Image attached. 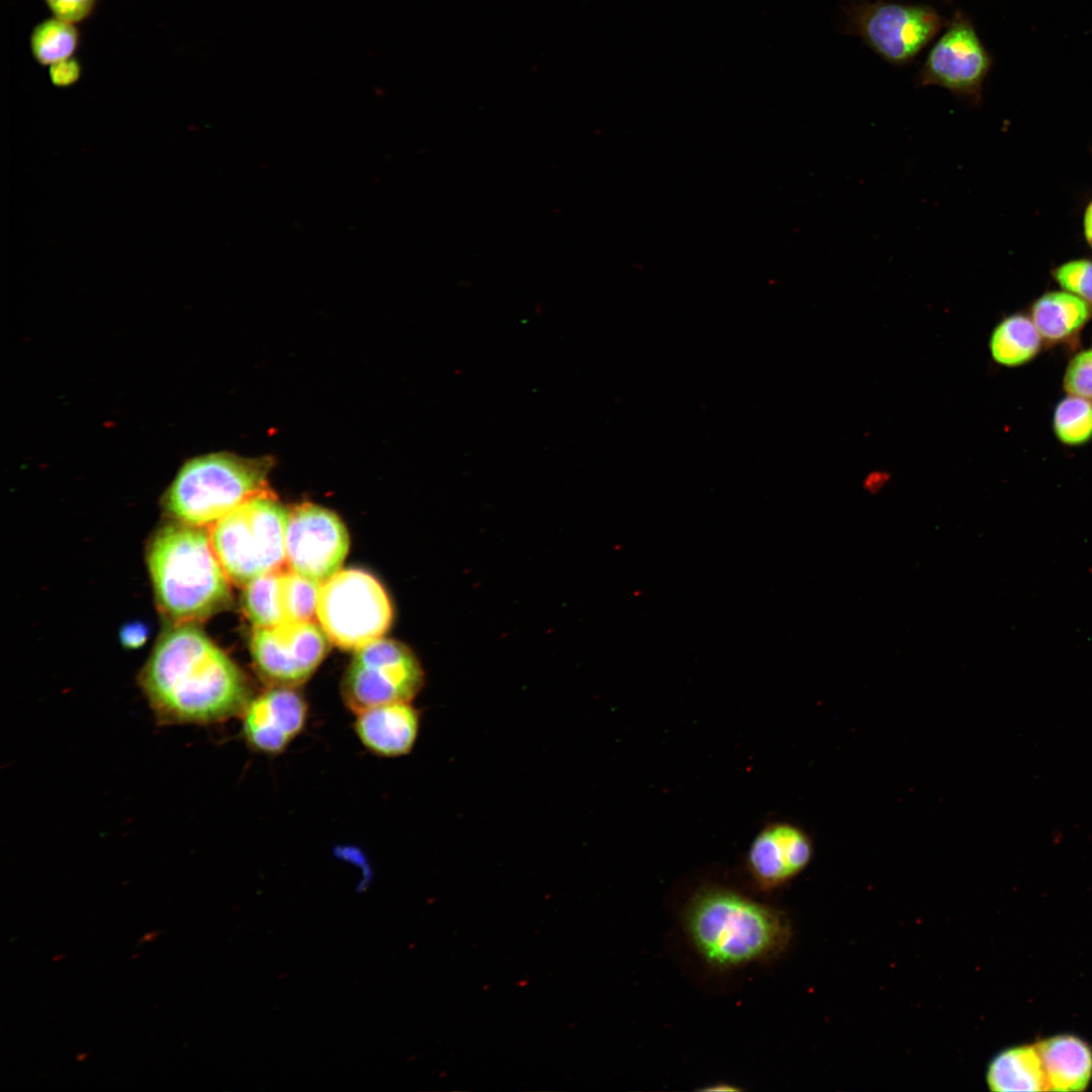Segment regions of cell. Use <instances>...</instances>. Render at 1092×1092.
<instances>
[{
  "instance_id": "obj_27",
  "label": "cell",
  "mask_w": 1092,
  "mask_h": 1092,
  "mask_svg": "<svg viewBox=\"0 0 1092 1092\" xmlns=\"http://www.w3.org/2000/svg\"><path fill=\"white\" fill-rule=\"evenodd\" d=\"M147 638V630L141 625H129L122 631V642L128 647L142 645Z\"/></svg>"
},
{
  "instance_id": "obj_11",
  "label": "cell",
  "mask_w": 1092,
  "mask_h": 1092,
  "mask_svg": "<svg viewBox=\"0 0 1092 1092\" xmlns=\"http://www.w3.org/2000/svg\"><path fill=\"white\" fill-rule=\"evenodd\" d=\"M251 652L259 673L277 687L305 681L328 652V637L314 622L255 628Z\"/></svg>"
},
{
  "instance_id": "obj_14",
  "label": "cell",
  "mask_w": 1092,
  "mask_h": 1092,
  "mask_svg": "<svg viewBox=\"0 0 1092 1092\" xmlns=\"http://www.w3.org/2000/svg\"><path fill=\"white\" fill-rule=\"evenodd\" d=\"M356 715V733L370 751L382 756H400L412 750L418 737L420 714L410 703L376 706Z\"/></svg>"
},
{
  "instance_id": "obj_1",
  "label": "cell",
  "mask_w": 1092,
  "mask_h": 1092,
  "mask_svg": "<svg viewBox=\"0 0 1092 1092\" xmlns=\"http://www.w3.org/2000/svg\"><path fill=\"white\" fill-rule=\"evenodd\" d=\"M140 684L161 724L218 723L242 714L251 700L241 669L192 624L162 635Z\"/></svg>"
},
{
  "instance_id": "obj_19",
  "label": "cell",
  "mask_w": 1092,
  "mask_h": 1092,
  "mask_svg": "<svg viewBox=\"0 0 1092 1092\" xmlns=\"http://www.w3.org/2000/svg\"><path fill=\"white\" fill-rule=\"evenodd\" d=\"M81 41L82 33L76 24L54 16L36 23L29 34L31 56L42 67L75 57Z\"/></svg>"
},
{
  "instance_id": "obj_22",
  "label": "cell",
  "mask_w": 1092,
  "mask_h": 1092,
  "mask_svg": "<svg viewBox=\"0 0 1092 1092\" xmlns=\"http://www.w3.org/2000/svg\"><path fill=\"white\" fill-rule=\"evenodd\" d=\"M321 585L290 569L282 571L281 594L285 622H314Z\"/></svg>"
},
{
  "instance_id": "obj_5",
  "label": "cell",
  "mask_w": 1092,
  "mask_h": 1092,
  "mask_svg": "<svg viewBox=\"0 0 1092 1092\" xmlns=\"http://www.w3.org/2000/svg\"><path fill=\"white\" fill-rule=\"evenodd\" d=\"M288 510L271 491L256 495L211 525L213 550L238 585L282 569Z\"/></svg>"
},
{
  "instance_id": "obj_3",
  "label": "cell",
  "mask_w": 1092,
  "mask_h": 1092,
  "mask_svg": "<svg viewBox=\"0 0 1092 1092\" xmlns=\"http://www.w3.org/2000/svg\"><path fill=\"white\" fill-rule=\"evenodd\" d=\"M147 561L156 601L174 625L206 619L231 600L230 578L203 527L177 522L161 528Z\"/></svg>"
},
{
  "instance_id": "obj_2",
  "label": "cell",
  "mask_w": 1092,
  "mask_h": 1092,
  "mask_svg": "<svg viewBox=\"0 0 1092 1092\" xmlns=\"http://www.w3.org/2000/svg\"><path fill=\"white\" fill-rule=\"evenodd\" d=\"M685 926L700 956L719 969L771 959L791 939L790 922L779 909L716 886L691 899Z\"/></svg>"
},
{
  "instance_id": "obj_20",
  "label": "cell",
  "mask_w": 1092,
  "mask_h": 1092,
  "mask_svg": "<svg viewBox=\"0 0 1092 1092\" xmlns=\"http://www.w3.org/2000/svg\"><path fill=\"white\" fill-rule=\"evenodd\" d=\"M282 571L283 569H279L264 573L245 585L243 606L255 628H269L285 622L281 594Z\"/></svg>"
},
{
  "instance_id": "obj_6",
  "label": "cell",
  "mask_w": 1092,
  "mask_h": 1092,
  "mask_svg": "<svg viewBox=\"0 0 1092 1092\" xmlns=\"http://www.w3.org/2000/svg\"><path fill=\"white\" fill-rule=\"evenodd\" d=\"M316 620L331 642L357 650L382 637L391 624L392 608L377 579L363 570L346 569L322 583Z\"/></svg>"
},
{
  "instance_id": "obj_26",
  "label": "cell",
  "mask_w": 1092,
  "mask_h": 1092,
  "mask_svg": "<svg viewBox=\"0 0 1092 1092\" xmlns=\"http://www.w3.org/2000/svg\"><path fill=\"white\" fill-rule=\"evenodd\" d=\"M82 71L81 62L76 57H72L51 65L49 76L55 86L69 87L80 80Z\"/></svg>"
},
{
  "instance_id": "obj_21",
  "label": "cell",
  "mask_w": 1092,
  "mask_h": 1092,
  "mask_svg": "<svg viewBox=\"0 0 1092 1092\" xmlns=\"http://www.w3.org/2000/svg\"><path fill=\"white\" fill-rule=\"evenodd\" d=\"M1054 433L1068 446H1079L1092 438V400L1069 394L1056 406Z\"/></svg>"
},
{
  "instance_id": "obj_23",
  "label": "cell",
  "mask_w": 1092,
  "mask_h": 1092,
  "mask_svg": "<svg viewBox=\"0 0 1092 1092\" xmlns=\"http://www.w3.org/2000/svg\"><path fill=\"white\" fill-rule=\"evenodd\" d=\"M1054 277L1064 290L1092 306V261L1067 262L1055 270Z\"/></svg>"
},
{
  "instance_id": "obj_7",
  "label": "cell",
  "mask_w": 1092,
  "mask_h": 1092,
  "mask_svg": "<svg viewBox=\"0 0 1092 1092\" xmlns=\"http://www.w3.org/2000/svg\"><path fill=\"white\" fill-rule=\"evenodd\" d=\"M355 651L342 682V695L356 714L376 706L411 703L420 692L423 669L403 644L379 638Z\"/></svg>"
},
{
  "instance_id": "obj_15",
  "label": "cell",
  "mask_w": 1092,
  "mask_h": 1092,
  "mask_svg": "<svg viewBox=\"0 0 1092 1092\" xmlns=\"http://www.w3.org/2000/svg\"><path fill=\"white\" fill-rule=\"evenodd\" d=\"M1048 1091H1085L1092 1080V1046L1073 1033H1059L1034 1042Z\"/></svg>"
},
{
  "instance_id": "obj_25",
  "label": "cell",
  "mask_w": 1092,
  "mask_h": 1092,
  "mask_svg": "<svg viewBox=\"0 0 1092 1092\" xmlns=\"http://www.w3.org/2000/svg\"><path fill=\"white\" fill-rule=\"evenodd\" d=\"M54 17L72 24L88 20L96 11L99 0H43Z\"/></svg>"
},
{
  "instance_id": "obj_13",
  "label": "cell",
  "mask_w": 1092,
  "mask_h": 1092,
  "mask_svg": "<svg viewBox=\"0 0 1092 1092\" xmlns=\"http://www.w3.org/2000/svg\"><path fill=\"white\" fill-rule=\"evenodd\" d=\"M243 715V732L256 750L283 751L304 727L307 707L289 687H277L249 701Z\"/></svg>"
},
{
  "instance_id": "obj_8",
  "label": "cell",
  "mask_w": 1092,
  "mask_h": 1092,
  "mask_svg": "<svg viewBox=\"0 0 1092 1092\" xmlns=\"http://www.w3.org/2000/svg\"><path fill=\"white\" fill-rule=\"evenodd\" d=\"M850 22L863 42L893 65L912 61L942 26L928 5L885 1L855 7Z\"/></svg>"
},
{
  "instance_id": "obj_16",
  "label": "cell",
  "mask_w": 1092,
  "mask_h": 1092,
  "mask_svg": "<svg viewBox=\"0 0 1092 1092\" xmlns=\"http://www.w3.org/2000/svg\"><path fill=\"white\" fill-rule=\"evenodd\" d=\"M986 1081L994 1092L1048 1091L1034 1043L1009 1046L995 1055L988 1065Z\"/></svg>"
},
{
  "instance_id": "obj_10",
  "label": "cell",
  "mask_w": 1092,
  "mask_h": 1092,
  "mask_svg": "<svg viewBox=\"0 0 1092 1092\" xmlns=\"http://www.w3.org/2000/svg\"><path fill=\"white\" fill-rule=\"evenodd\" d=\"M348 549V532L335 513L312 504H302L288 512L285 533L288 569L322 584L340 571Z\"/></svg>"
},
{
  "instance_id": "obj_29",
  "label": "cell",
  "mask_w": 1092,
  "mask_h": 1092,
  "mask_svg": "<svg viewBox=\"0 0 1092 1092\" xmlns=\"http://www.w3.org/2000/svg\"><path fill=\"white\" fill-rule=\"evenodd\" d=\"M161 933L162 932L160 930L149 931V932L145 933L139 939L136 945L140 946V945H142L144 943L151 942V941L157 939L159 937V935H161Z\"/></svg>"
},
{
  "instance_id": "obj_30",
  "label": "cell",
  "mask_w": 1092,
  "mask_h": 1092,
  "mask_svg": "<svg viewBox=\"0 0 1092 1092\" xmlns=\"http://www.w3.org/2000/svg\"><path fill=\"white\" fill-rule=\"evenodd\" d=\"M87 1057H88V1054H86V1053H80V1054H78V1055H77V1057H76V1060H77L78 1062H80V1061H84V1060H85V1058H87Z\"/></svg>"
},
{
  "instance_id": "obj_18",
  "label": "cell",
  "mask_w": 1092,
  "mask_h": 1092,
  "mask_svg": "<svg viewBox=\"0 0 1092 1092\" xmlns=\"http://www.w3.org/2000/svg\"><path fill=\"white\" fill-rule=\"evenodd\" d=\"M1041 341L1042 338L1031 318L1017 313L1003 318L995 327L990 337L989 349L996 363L1016 367L1037 355Z\"/></svg>"
},
{
  "instance_id": "obj_9",
  "label": "cell",
  "mask_w": 1092,
  "mask_h": 1092,
  "mask_svg": "<svg viewBox=\"0 0 1092 1092\" xmlns=\"http://www.w3.org/2000/svg\"><path fill=\"white\" fill-rule=\"evenodd\" d=\"M991 67L992 57L971 19L957 13L930 49L918 82L920 86H939L960 99L978 102Z\"/></svg>"
},
{
  "instance_id": "obj_12",
  "label": "cell",
  "mask_w": 1092,
  "mask_h": 1092,
  "mask_svg": "<svg viewBox=\"0 0 1092 1092\" xmlns=\"http://www.w3.org/2000/svg\"><path fill=\"white\" fill-rule=\"evenodd\" d=\"M813 843L801 827L786 821L767 823L753 837L746 868L762 890L776 889L803 872L811 861Z\"/></svg>"
},
{
  "instance_id": "obj_4",
  "label": "cell",
  "mask_w": 1092,
  "mask_h": 1092,
  "mask_svg": "<svg viewBox=\"0 0 1092 1092\" xmlns=\"http://www.w3.org/2000/svg\"><path fill=\"white\" fill-rule=\"evenodd\" d=\"M268 458H244L213 452L183 462L162 497L164 510L177 522L211 526L246 500L270 491Z\"/></svg>"
},
{
  "instance_id": "obj_28",
  "label": "cell",
  "mask_w": 1092,
  "mask_h": 1092,
  "mask_svg": "<svg viewBox=\"0 0 1092 1092\" xmlns=\"http://www.w3.org/2000/svg\"><path fill=\"white\" fill-rule=\"evenodd\" d=\"M1084 230L1086 239L1092 246V202L1087 207L1084 215Z\"/></svg>"
},
{
  "instance_id": "obj_17",
  "label": "cell",
  "mask_w": 1092,
  "mask_h": 1092,
  "mask_svg": "<svg viewBox=\"0 0 1092 1092\" xmlns=\"http://www.w3.org/2000/svg\"><path fill=\"white\" fill-rule=\"evenodd\" d=\"M1091 306L1066 290L1049 292L1032 305L1030 318L1042 339L1051 343L1066 341L1089 321Z\"/></svg>"
},
{
  "instance_id": "obj_24",
  "label": "cell",
  "mask_w": 1092,
  "mask_h": 1092,
  "mask_svg": "<svg viewBox=\"0 0 1092 1092\" xmlns=\"http://www.w3.org/2000/svg\"><path fill=\"white\" fill-rule=\"evenodd\" d=\"M1064 388L1068 394L1092 400V348L1073 357L1065 375Z\"/></svg>"
}]
</instances>
